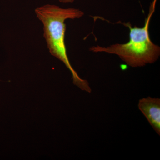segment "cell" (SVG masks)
Returning a JSON list of instances; mask_svg holds the SVG:
<instances>
[{"instance_id":"7a4b0ae2","label":"cell","mask_w":160,"mask_h":160,"mask_svg":"<svg viewBox=\"0 0 160 160\" xmlns=\"http://www.w3.org/2000/svg\"><path fill=\"white\" fill-rule=\"evenodd\" d=\"M157 0H153L149 7V14L142 28L132 27L129 23H123L129 29V40L125 44H116L107 47L93 46L90 51L104 52L118 55L128 66L142 67L156 62L160 55V48L152 42L149 28L151 18L155 10Z\"/></svg>"},{"instance_id":"277c9868","label":"cell","mask_w":160,"mask_h":160,"mask_svg":"<svg viewBox=\"0 0 160 160\" xmlns=\"http://www.w3.org/2000/svg\"><path fill=\"white\" fill-rule=\"evenodd\" d=\"M60 2L62 3H72L74 2V0H58Z\"/></svg>"},{"instance_id":"6da1fadb","label":"cell","mask_w":160,"mask_h":160,"mask_svg":"<svg viewBox=\"0 0 160 160\" xmlns=\"http://www.w3.org/2000/svg\"><path fill=\"white\" fill-rule=\"evenodd\" d=\"M37 17L43 25L44 37L52 55L57 58L65 64L72 75L74 85L81 90L91 93L92 89L86 80L80 77L72 66L66 52L65 37L67 19L80 18L84 12L74 8L63 9L53 5H44L35 10Z\"/></svg>"},{"instance_id":"3957f363","label":"cell","mask_w":160,"mask_h":160,"mask_svg":"<svg viewBox=\"0 0 160 160\" xmlns=\"http://www.w3.org/2000/svg\"><path fill=\"white\" fill-rule=\"evenodd\" d=\"M138 107L158 134L160 135V99L148 97L139 100Z\"/></svg>"}]
</instances>
